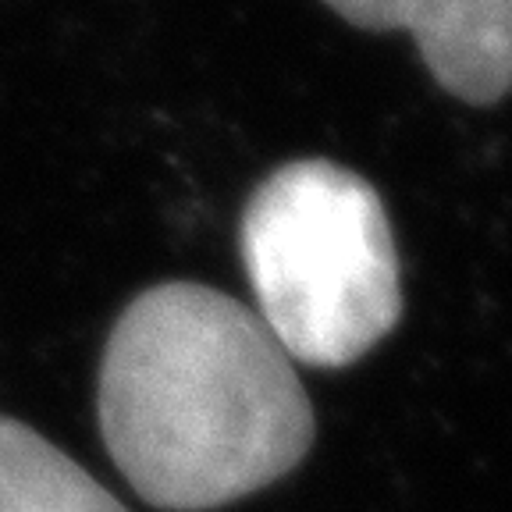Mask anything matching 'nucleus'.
Segmentation results:
<instances>
[{"mask_svg":"<svg viewBox=\"0 0 512 512\" xmlns=\"http://www.w3.org/2000/svg\"><path fill=\"white\" fill-rule=\"evenodd\" d=\"M239 249L256 317L288 360L349 367L399 324L392 221L345 164L306 157L271 171L242 210Z\"/></svg>","mask_w":512,"mask_h":512,"instance_id":"2","label":"nucleus"},{"mask_svg":"<svg viewBox=\"0 0 512 512\" xmlns=\"http://www.w3.org/2000/svg\"><path fill=\"white\" fill-rule=\"evenodd\" d=\"M121 477L168 512H210L288 477L317 438L296 367L239 299L164 281L121 310L96 388Z\"/></svg>","mask_w":512,"mask_h":512,"instance_id":"1","label":"nucleus"},{"mask_svg":"<svg viewBox=\"0 0 512 512\" xmlns=\"http://www.w3.org/2000/svg\"><path fill=\"white\" fill-rule=\"evenodd\" d=\"M367 32H409L445 93L473 107L512 93V0H324Z\"/></svg>","mask_w":512,"mask_h":512,"instance_id":"3","label":"nucleus"},{"mask_svg":"<svg viewBox=\"0 0 512 512\" xmlns=\"http://www.w3.org/2000/svg\"><path fill=\"white\" fill-rule=\"evenodd\" d=\"M0 512H128L68 452L0 413Z\"/></svg>","mask_w":512,"mask_h":512,"instance_id":"4","label":"nucleus"}]
</instances>
